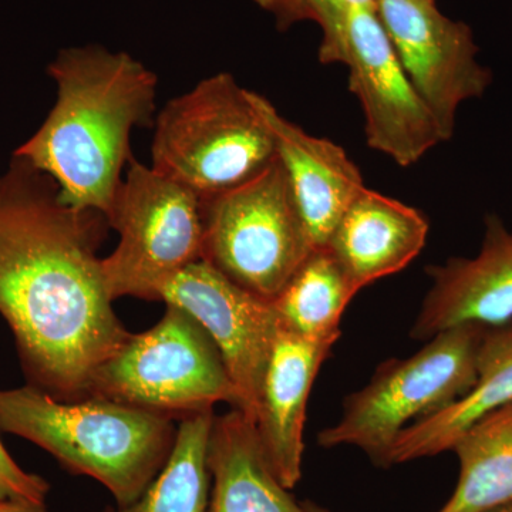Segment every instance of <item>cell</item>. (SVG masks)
<instances>
[{"label": "cell", "mask_w": 512, "mask_h": 512, "mask_svg": "<svg viewBox=\"0 0 512 512\" xmlns=\"http://www.w3.org/2000/svg\"><path fill=\"white\" fill-rule=\"evenodd\" d=\"M158 301L178 306L207 330L234 384L235 410L252 424L281 320L272 302L229 281L204 259L168 279Z\"/></svg>", "instance_id": "8fae6325"}, {"label": "cell", "mask_w": 512, "mask_h": 512, "mask_svg": "<svg viewBox=\"0 0 512 512\" xmlns=\"http://www.w3.org/2000/svg\"><path fill=\"white\" fill-rule=\"evenodd\" d=\"M488 329L464 323L427 340L407 359L383 363L369 383L346 397L340 419L318 434L319 446L360 448L389 467L397 437L414 421L443 412L473 390Z\"/></svg>", "instance_id": "5b68a950"}, {"label": "cell", "mask_w": 512, "mask_h": 512, "mask_svg": "<svg viewBox=\"0 0 512 512\" xmlns=\"http://www.w3.org/2000/svg\"><path fill=\"white\" fill-rule=\"evenodd\" d=\"M107 227L13 154L0 175V315L37 387L60 400L89 397L96 370L131 336L97 256Z\"/></svg>", "instance_id": "6da1fadb"}, {"label": "cell", "mask_w": 512, "mask_h": 512, "mask_svg": "<svg viewBox=\"0 0 512 512\" xmlns=\"http://www.w3.org/2000/svg\"><path fill=\"white\" fill-rule=\"evenodd\" d=\"M431 286L421 302L410 336L427 342L443 330L478 323L500 328L512 320V231L487 215L476 256L430 266Z\"/></svg>", "instance_id": "7c38bea8"}, {"label": "cell", "mask_w": 512, "mask_h": 512, "mask_svg": "<svg viewBox=\"0 0 512 512\" xmlns=\"http://www.w3.org/2000/svg\"><path fill=\"white\" fill-rule=\"evenodd\" d=\"M339 63L365 116L367 144L409 167L440 143L439 124L404 72L375 8L353 13Z\"/></svg>", "instance_id": "30bf717a"}, {"label": "cell", "mask_w": 512, "mask_h": 512, "mask_svg": "<svg viewBox=\"0 0 512 512\" xmlns=\"http://www.w3.org/2000/svg\"><path fill=\"white\" fill-rule=\"evenodd\" d=\"M89 396L106 397L165 416L210 412L215 404L235 407L234 384L214 340L190 313L167 305L163 318L130 339L90 383Z\"/></svg>", "instance_id": "52a82bcc"}, {"label": "cell", "mask_w": 512, "mask_h": 512, "mask_svg": "<svg viewBox=\"0 0 512 512\" xmlns=\"http://www.w3.org/2000/svg\"><path fill=\"white\" fill-rule=\"evenodd\" d=\"M0 430L32 441L64 467L134 503L173 451V417L106 397L60 400L37 386L0 390Z\"/></svg>", "instance_id": "3957f363"}, {"label": "cell", "mask_w": 512, "mask_h": 512, "mask_svg": "<svg viewBox=\"0 0 512 512\" xmlns=\"http://www.w3.org/2000/svg\"><path fill=\"white\" fill-rule=\"evenodd\" d=\"M269 15L274 16L281 30L296 23L313 22L322 29L319 60L339 63L346 29L353 13L363 8H375L377 0H254Z\"/></svg>", "instance_id": "44dd1931"}, {"label": "cell", "mask_w": 512, "mask_h": 512, "mask_svg": "<svg viewBox=\"0 0 512 512\" xmlns=\"http://www.w3.org/2000/svg\"><path fill=\"white\" fill-rule=\"evenodd\" d=\"M207 461L214 478L208 512H311L276 478L255 424L238 410L214 417Z\"/></svg>", "instance_id": "2e32d148"}, {"label": "cell", "mask_w": 512, "mask_h": 512, "mask_svg": "<svg viewBox=\"0 0 512 512\" xmlns=\"http://www.w3.org/2000/svg\"><path fill=\"white\" fill-rule=\"evenodd\" d=\"M332 348L303 339L281 326L266 367L255 429L269 466L288 490L302 477L309 396Z\"/></svg>", "instance_id": "5bb4252c"}, {"label": "cell", "mask_w": 512, "mask_h": 512, "mask_svg": "<svg viewBox=\"0 0 512 512\" xmlns=\"http://www.w3.org/2000/svg\"><path fill=\"white\" fill-rule=\"evenodd\" d=\"M433 2H436V0H433Z\"/></svg>", "instance_id": "d4e9b609"}, {"label": "cell", "mask_w": 512, "mask_h": 512, "mask_svg": "<svg viewBox=\"0 0 512 512\" xmlns=\"http://www.w3.org/2000/svg\"><path fill=\"white\" fill-rule=\"evenodd\" d=\"M451 451L460 477L440 512H487L512 503V400L471 423Z\"/></svg>", "instance_id": "ac0fdd59"}, {"label": "cell", "mask_w": 512, "mask_h": 512, "mask_svg": "<svg viewBox=\"0 0 512 512\" xmlns=\"http://www.w3.org/2000/svg\"><path fill=\"white\" fill-rule=\"evenodd\" d=\"M360 289L328 248H315L272 301L282 328L335 345L343 313Z\"/></svg>", "instance_id": "d6986e66"}, {"label": "cell", "mask_w": 512, "mask_h": 512, "mask_svg": "<svg viewBox=\"0 0 512 512\" xmlns=\"http://www.w3.org/2000/svg\"><path fill=\"white\" fill-rule=\"evenodd\" d=\"M275 158L255 92L229 73L168 100L154 120L151 167L201 200L251 180Z\"/></svg>", "instance_id": "277c9868"}, {"label": "cell", "mask_w": 512, "mask_h": 512, "mask_svg": "<svg viewBox=\"0 0 512 512\" xmlns=\"http://www.w3.org/2000/svg\"><path fill=\"white\" fill-rule=\"evenodd\" d=\"M375 10L404 72L450 140L460 107L493 83L491 70L478 62L470 26L447 18L433 0H377Z\"/></svg>", "instance_id": "9c48e42d"}, {"label": "cell", "mask_w": 512, "mask_h": 512, "mask_svg": "<svg viewBox=\"0 0 512 512\" xmlns=\"http://www.w3.org/2000/svg\"><path fill=\"white\" fill-rule=\"evenodd\" d=\"M49 484L30 474L10 457L0 440V500H30L45 503Z\"/></svg>", "instance_id": "7402d4cb"}, {"label": "cell", "mask_w": 512, "mask_h": 512, "mask_svg": "<svg viewBox=\"0 0 512 512\" xmlns=\"http://www.w3.org/2000/svg\"><path fill=\"white\" fill-rule=\"evenodd\" d=\"M487 512H512V503L501 505V507L493 508V510Z\"/></svg>", "instance_id": "cb8c5ba5"}, {"label": "cell", "mask_w": 512, "mask_h": 512, "mask_svg": "<svg viewBox=\"0 0 512 512\" xmlns=\"http://www.w3.org/2000/svg\"><path fill=\"white\" fill-rule=\"evenodd\" d=\"M511 400L512 325H505L490 328L485 335L473 390L443 412L414 421L404 429L390 451L389 467L451 450L471 423Z\"/></svg>", "instance_id": "e0dca14e"}, {"label": "cell", "mask_w": 512, "mask_h": 512, "mask_svg": "<svg viewBox=\"0 0 512 512\" xmlns=\"http://www.w3.org/2000/svg\"><path fill=\"white\" fill-rule=\"evenodd\" d=\"M255 101L271 128L276 156L313 247H326L340 218L366 188L362 173L338 144L306 133L261 94L255 93Z\"/></svg>", "instance_id": "4fadbf2b"}, {"label": "cell", "mask_w": 512, "mask_h": 512, "mask_svg": "<svg viewBox=\"0 0 512 512\" xmlns=\"http://www.w3.org/2000/svg\"><path fill=\"white\" fill-rule=\"evenodd\" d=\"M109 225L119 232L120 241L101 258V268L114 301L124 296L158 301L168 279L201 259V198L134 157Z\"/></svg>", "instance_id": "ba28073f"}, {"label": "cell", "mask_w": 512, "mask_h": 512, "mask_svg": "<svg viewBox=\"0 0 512 512\" xmlns=\"http://www.w3.org/2000/svg\"><path fill=\"white\" fill-rule=\"evenodd\" d=\"M0 512H47L45 503L30 500H0Z\"/></svg>", "instance_id": "603a6c76"}, {"label": "cell", "mask_w": 512, "mask_h": 512, "mask_svg": "<svg viewBox=\"0 0 512 512\" xmlns=\"http://www.w3.org/2000/svg\"><path fill=\"white\" fill-rule=\"evenodd\" d=\"M429 229L423 212L366 187L340 218L326 248L363 289L412 264Z\"/></svg>", "instance_id": "9a60e30c"}, {"label": "cell", "mask_w": 512, "mask_h": 512, "mask_svg": "<svg viewBox=\"0 0 512 512\" xmlns=\"http://www.w3.org/2000/svg\"><path fill=\"white\" fill-rule=\"evenodd\" d=\"M56 101L16 156L49 175L63 201L109 221L134 128L156 120L158 79L127 52L101 45L66 47L47 66Z\"/></svg>", "instance_id": "7a4b0ae2"}, {"label": "cell", "mask_w": 512, "mask_h": 512, "mask_svg": "<svg viewBox=\"0 0 512 512\" xmlns=\"http://www.w3.org/2000/svg\"><path fill=\"white\" fill-rule=\"evenodd\" d=\"M214 412L184 417L173 451L153 483L134 503L104 512H207L208 440Z\"/></svg>", "instance_id": "ffe728a7"}, {"label": "cell", "mask_w": 512, "mask_h": 512, "mask_svg": "<svg viewBox=\"0 0 512 512\" xmlns=\"http://www.w3.org/2000/svg\"><path fill=\"white\" fill-rule=\"evenodd\" d=\"M201 201V259L274 301L315 249L278 156L251 180Z\"/></svg>", "instance_id": "8992f818"}]
</instances>
